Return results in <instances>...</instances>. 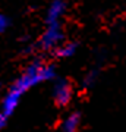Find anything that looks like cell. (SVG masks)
Listing matches in <instances>:
<instances>
[{
    "instance_id": "obj_7",
    "label": "cell",
    "mask_w": 126,
    "mask_h": 132,
    "mask_svg": "<svg viewBox=\"0 0 126 132\" xmlns=\"http://www.w3.org/2000/svg\"><path fill=\"white\" fill-rule=\"evenodd\" d=\"M7 27H9V19L6 18L5 15L0 13V34H3L7 29Z\"/></svg>"
},
{
    "instance_id": "obj_2",
    "label": "cell",
    "mask_w": 126,
    "mask_h": 132,
    "mask_svg": "<svg viewBox=\"0 0 126 132\" xmlns=\"http://www.w3.org/2000/svg\"><path fill=\"white\" fill-rule=\"evenodd\" d=\"M63 31H62L60 24H53L47 25V29L43 32L41 38H40V47L43 50H52L56 48L57 46H60L63 43Z\"/></svg>"
},
{
    "instance_id": "obj_6",
    "label": "cell",
    "mask_w": 126,
    "mask_h": 132,
    "mask_svg": "<svg viewBox=\"0 0 126 132\" xmlns=\"http://www.w3.org/2000/svg\"><path fill=\"white\" fill-rule=\"evenodd\" d=\"M76 52V44L75 43H62L60 46L56 47V56L57 57H70Z\"/></svg>"
},
{
    "instance_id": "obj_5",
    "label": "cell",
    "mask_w": 126,
    "mask_h": 132,
    "mask_svg": "<svg viewBox=\"0 0 126 132\" xmlns=\"http://www.w3.org/2000/svg\"><path fill=\"white\" fill-rule=\"evenodd\" d=\"M81 123V116L79 113H72L60 123L59 126V132H76L78 126Z\"/></svg>"
},
{
    "instance_id": "obj_8",
    "label": "cell",
    "mask_w": 126,
    "mask_h": 132,
    "mask_svg": "<svg viewBox=\"0 0 126 132\" xmlns=\"http://www.w3.org/2000/svg\"><path fill=\"white\" fill-rule=\"evenodd\" d=\"M6 125V113H0V129Z\"/></svg>"
},
{
    "instance_id": "obj_3",
    "label": "cell",
    "mask_w": 126,
    "mask_h": 132,
    "mask_svg": "<svg viewBox=\"0 0 126 132\" xmlns=\"http://www.w3.org/2000/svg\"><path fill=\"white\" fill-rule=\"evenodd\" d=\"M53 98H54V104L57 107H65L70 103L72 100V85L69 81L60 79L57 81L53 90Z\"/></svg>"
},
{
    "instance_id": "obj_1",
    "label": "cell",
    "mask_w": 126,
    "mask_h": 132,
    "mask_svg": "<svg viewBox=\"0 0 126 132\" xmlns=\"http://www.w3.org/2000/svg\"><path fill=\"white\" fill-rule=\"evenodd\" d=\"M52 76H53V68L52 66L44 65L41 62H35V63H32V65L25 71V73L21 76V79L18 81V84L15 85V90L19 91V93L22 94L27 88H29V87H32V85L38 84V82H41V81H44V79H48V78H52Z\"/></svg>"
},
{
    "instance_id": "obj_4",
    "label": "cell",
    "mask_w": 126,
    "mask_h": 132,
    "mask_svg": "<svg viewBox=\"0 0 126 132\" xmlns=\"http://www.w3.org/2000/svg\"><path fill=\"white\" fill-rule=\"evenodd\" d=\"M66 10V3L63 0H53L46 13V24L53 25V24H60L62 16L65 15Z\"/></svg>"
}]
</instances>
